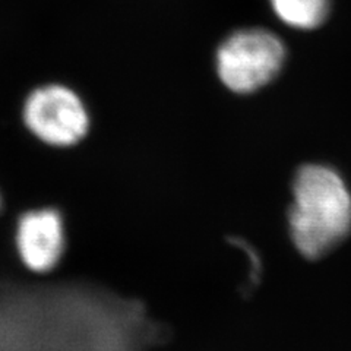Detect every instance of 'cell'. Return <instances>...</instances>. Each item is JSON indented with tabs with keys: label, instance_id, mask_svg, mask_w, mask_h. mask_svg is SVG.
I'll return each instance as SVG.
<instances>
[{
	"label": "cell",
	"instance_id": "obj_1",
	"mask_svg": "<svg viewBox=\"0 0 351 351\" xmlns=\"http://www.w3.org/2000/svg\"><path fill=\"white\" fill-rule=\"evenodd\" d=\"M289 213L295 247L307 258H321L351 228V196L337 171L319 164L302 167L293 184Z\"/></svg>",
	"mask_w": 351,
	"mask_h": 351
},
{
	"label": "cell",
	"instance_id": "obj_2",
	"mask_svg": "<svg viewBox=\"0 0 351 351\" xmlns=\"http://www.w3.org/2000/svg\"><path fill=\"white\" fill-rule=\"evenodd\" d=\"M285 62V47L274 32L245 28L230 34L217 50L218 78L230 91L250 94L277 78Z\"/></svg>",
	"mask_w": 351,
	"mask_h": 351
},
{
	"label": "cell",
	"instance_id": "obj_3",
	"mask_svg": "<svg viewBox=\"0 0 351 351\" xmlns=\"http://www.w3.org/2000/svg\"><path fill=\"white\" fill-rule=\"evenodd\" d=\"M22 119L38 141L56 148L78 144L90 129V116L80 95L59 84L32 91L24 103Z\"/></svg>",
	"mask_w": 351,
	"mask_h": 351
},
{
	"label": "cell",
	"instance_id": "obj_4",
	"mask_svg": "<svg viewBox=\"0 0 351 351\" xmlns=\"http://www.w3.org/2000/svg\"><path fill=\"white\" fill-rule=\"evenodd\" d=\"M14 246L21 265L32 274L56 268L66 249L64 219L51 206L31 208L15 219Z\"/></svg>",
	"mask_w": 351,
	"mask_h": 351
},
{
	"label": "cell",
	"instance_id": "obj_5",
	"mask_svg": "<svg viewBox=\"0 0 351 351\" xmlns=\"http://www.w3.org/2000/svg\"><path fill=\"white\" fill-rule=\"evenodd\" d=\"M274 14L295 29H315L329 14L331 0H269Z\"/></svg>",
	"mask_w": 351,
	"mask_h": 351
},
{
	"label": "cell",
	"instance_id": "obj_6",
	"mask_svg": "<svg viewBox=\"0 0 351 351\" xmlns=\"http://www.w3.org/2000/svg\"><path fill=\"white\" fill-rule=\"evenodd\" d=\"M5 210V201H3V195L0 192V213Z\"/></svg>",
	"mask_w": 351,
	"mask_h": 351
}]
</instances>
